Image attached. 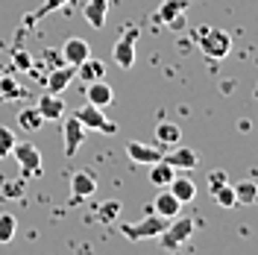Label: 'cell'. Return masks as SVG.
<instances>
[{
    "label": "cell",
    "mask_w": 258,
    "mask_h": 255,
    "mask_svg": "<svg viewBox=\"0 0 258 255\" xmlns=\"http://www.w3.org/2000/svg\"><path fill=\"white\" fill-rule=\"evenodd\" d=\"M197 44H200V53L211 59V62H220L232 53V35L226 30H214V27H206V30L197 32Z\"/></svg>",
    "instance_id": "obj_1"
},
{
    "label": "cell",
    "mask_w": 258,
    "mask_h": 255,
    "mask_svg": "<svg viewBox=\"0 0 258 255\" xmlns=\"http://www.w3.org/2000/svg\"><path fill=\"white\" fill-rule=\"evenodd\" d=\"M164 226H167V220L159 217L156 211H150L144 220H138V223H120L117 232H120L126 240H150V238H159Z\"/></svg>",
    "instance_id": "obj_2"
},
{
    "label": "cell",
    "mask_w": 258,
    "mask_h": 255,
    "mask_svg": "<svg viewBox=\"0 0 258 255\" xmlns=\"http://www.w3.org/2000/svg\"><path fill=\"white\" fill-rule=\"evenodd\" d=\"M191 235H194V220H191V217L176 214V217H170L167 226L161 229L159 240H161V246H164V249H179L185 240H191Z\"/></svg>",
    "instance_id": "obj_3"
},
{
    "label": "cell",
    "mask_w": 258,
    "mask_h": 255,
    "mask_svg": "<svg viewBox=\"0 0 258 255\" xmlns=\"http://www.w3.org/2000/svg\"><path fill=\"white\" fill-rule=\"evenodd\" d=\"M9 156H15L18 161V167H21V173H24V179H30V176H38L41 173V153H38V147L30 141H24V144H18L12 147V153Z\"/></svg>",
    "instance_id": "obj_4"
},
{
    "label": "cell",
    "mask_w": 258,
    "mask_h": 255,
    "mask_svg": "<svg viewBox=\"0 0 258 255\" xmlns=\"http://www.w3.org/2000/svg\"><path fill=\"white\" fill-rule=\"evenodd\" d=\"M135 38H138V27H126L123 35L112 44V59H114V65L123 68V71H129V68L135 65Z\"/></svg>",
    "instance_id": "obj_5"
},
{
    "label": "cell",
    "mask_w": 258,
    "mask_h": 255,
    "mask_svg": "<svg viewBox=\"0 0 258 255\" xmlns=\"http://www.w3.org/2000/svg\"><path fill=\"white\" fill-rule=\"evenodd\" d=\"M77 117H80V123L85 129H97V132H117V123H112L109 117H106V112L100 109V106H91V103H85V106H80L77 109Z\"/></svg>",
    "instance_id": "obj_6"
},
{
    "label": "cell",
    "mask_w": 258,
    "mask_h": 255,
    "mask_svg": "<svg viewBox=\"0 0 258 255\" xmlns=\"http://www.w3.org/2000/svg\"><path fill=\"white\" fill-rule=\"evenodd\" d=\"M185 9H188V0H164L159 9H156V21L159 24H167L170 30H182Z\"/></svg>",
    "instance_id": "obj_7"
},
{
    "label": "cell",
    "mask_w": 258,
    "mask_h": 255,
    "mask_svg": "<svg viewBox=\"0 0 258 255\" xmlns=\"http://www.w3.org/2000/svg\"><path fill=\"white\" fill-rule=\"evenodd\" d=\"M82 135H85V126L80 123V117L71 112V117H64V156H77V150L82 147Z\"/></svg>",
    "instance_id": "obj_8"
},
{
    "label": "cell",
    "mask_w": 258,
    "mask_h": 255,
    "mask_svg": "<svg viewBox=\"0 0 258 255\" xmlns=\"http://www.w3.org/2000/svg\"><path fill=\"white\" fill-rule=\"evenodd\" d=\"M161 159L167 161L173 170H194V167L200 164V156L194 153L191 147H179V144L173 147V150H170V153H164Z\"/></svg>",
    "instance_id": "obj_9"
},
{
    "label": "cell",
    "mask_w": 258,
    "mask_h": 255,
    "mask_svg": "<svg viewBox=\"0 0 258 255\" xmlns=\"http://www.w3.org/2000/svg\"><path fill=\"white\" fill-rule=\"evenodd\" d=\"M150 211H156L159 217L170 220V217H176L179 211H182V203H179V200H176V197H173L170 191H167V188H159V197L153 200Z\"/></svg>",
    "instance_id": "obj_10"
},
{
    "label": "cell",
    "mask_w": 258,
    "mask_h": 255,
    "mask_svg": "<svg viewBox=\"0 0 258 255\" xmlns=\"http://www.w3.org/2000/svg\"><path fill=\"white\" fill-rule=\"evenodd\" d=\"M35 109L41 112L44 120H62L64 117V100H62V94H50V91H44V94L38 97V106H35Z\"/></svg>",
    "instance_id": "obj_11"
},
{
    "label": "cell",
    "mask_w": 258,
    "mask_h": 255,
    "mask_svg": "<svg viewBox=\"0 0 258 255\" xmlns=\"http://www.w3.org/2000/svg\"><path fill=\"white\" fill-rule=\"evenodd\" d=\"M74 71H77V68L68 65V62H64L62 68H53L47 74V80H44V88H47L50 94H62L64 88L71 85V80H74Z\"/></svg>",
    "instance_id": "obj_12"
},
{
    "label": "cell",
    "mask_w": 258,
    "mask_h": 255,
    "mask_svg": "<svg viewBox=\"0 0 258 255\" xmlns=\"http://www.w3.org/2000/svg\"><path fill=\"white\" fill-rule=\"evenodd\" d=\"M85 97H88V103H91V106L106 109V106L114 100V91L109 88V82H106V80H94V82H88V85H85Z\"/></svg>",
    "instance_id": "obj_13"
},
{
    "label": "cell",
    "mask_w": 258,
    "mask_h": 255,
    "mask_svg": "<svg viewBox=\"0 0 258 255\" xmlns=\"http://www.w3.org/2000/svg\"><path fill=\"white\" fill-rule=\"evenodd\" d=\"M126 156L135 161V164H153V161H159L164 153H161L159 147H150V144L129 141V144H126Z\"/></svg>",
    "instance_id": "obj_14"
},
{
    "label": "cell",
    "mask_w": 258,
    "mask_h": 255,
    "mask_svg": "<svg viewBox=\"0 0 258 255\" xmlns=\"http://www.w3.org/2000/svg\"><path fill=\"white\" fill-rule=\"evenodd\" d=\"M106 77V65L100 62V59H85V62L77 65V71H74V80H80L82 85H88V82H94V80H103Z\"/></svg>",
    "instance_id": "obj_15"
},
{
    "label": "cell",
    "mask_w": 258,
    "mask_h": 255,
    "mask_svg": "<svg viewBox=\"0 0 258 255\" xmlns=\"http://www.w3.org/2000/svg\"><path fill=\"white\" fill-rule=\"evenodd\" d=\"M71 191H74V197H80V200H85V197H94V191H97V176L91 173V170H77V173L71 176Z\"/></svg>",
    "instance_id": "obj_16"
},
{
    "label": "cell",
    "mask_w": 258,
    "mask_h": 255,
    "mask_svg": "<svg viewBox=\"0 0 258 255\" xmlns=\"http://www.w3.org/2000/svg\"><path fill=\"white\" fill-rule=\"evenodd\" d=\"M106 12H109V0H88V3L82 6L85 24L94 27V30H103V27H106Z\"/></svg>",
    "instance_id": "obj_17"
},
{
    "label": "cell",
    "mask_w": 258,
    "mask_h": 255,
    "mask_svg": "<svg viewBox=\"0 0 258 255\" xmlns=\"http://www.w3.org/2000/svg\"><path fill=\"white\" fill-rule=\"evenodd\" d=\"M62 56H64V62L68 65H77L80 62H85L88 56H91V47H88V41L85 38H68L64 41V47H62Z\"/></svg>",
    "instance_id": "obj_18"
},
{
    "label": "cell",
    "mask_w": 258,
    "mask_h": 255,
    "mask_svg": "<svg viewBox=\"0 0 258 255\" xmlns=\"http://www.w3.org/2000/svg\"><path fill=\"white\" fill-rule=\"evenodd\" d=\"M167 191L173 194L182 206H185V203H191L194 197H197V185L191 182V176H173V179H170V185H167Z\"/></svg>",
    "instance_id": "obj_19"
},
{
    "label": "cell",
    "mask_w": 258,
    "mask_h": 255,
    "mask_svg": "<svg viewBox=\"0 0 258 255\" xmlns=\"http://www.w3.org/2000/svg\"><path fill=\"white\" fill-rule=\"evenodd\" d=\"M173 176H176V170H173L164 159H159V161L150 164V185H156V188H167Z\"/></svg>",
    "instance_id": "obj_20"
},
{
    "label": "cell",
    "mask_w": 258,
    "mask_h": 255,
    "mask_svg": "<svg viewBox=\"0 0 258 255\" xmlns=\"http://www.w3.org/2000/svg\"><path fill=\"white\" fill-rule=\"evenodd\" d=\"M232 191H235V203L238 206H252L258 200V185L243 179V182H232Z\"/></svg>",
    "instance_id": "obj_21"
},
{
    "label": "cell",
    "mask_w": 258,
    "mask_h": 255,
    "mask_svg": "<svg viewBox=\"0 0 258 255\" xmlns=\"http://www.w3.org/2000/svg\"><path fill=\"white\" fill-rule=\"evenodd\" d=\"M156 141H159V147H176L179 141H182V129L176 126V123H159L156 126Z\"/></svg>",
    "instance_id": "obj_22"
},
{
    "label": "cell",
    "mask_w": 258,
    "mask_h": 255,
    "mask_svg": "<svg viewBox=\"0 0 258 255\" xmlns=\"http://www.w3.org/2000/svg\"><path fill=\"white\" fill-rule=\"evenodd\" d=\"M18 123H21V129H24V132H38V129H41V123H44V117H41V112H38V109H21V114H18Z\"/></svg>",
    "instance_id": "obj_23"
},
{
    "label": "cell",
    "mask_w": 258,
    "mask_h": 255,
    "mask_svg": "<svg viewBox=\"0 0 258 255\" xmlns=\"http://www.w3.org/2000/svg\"><path fill=\"white\" fill-rule=\"evenodd\" d=\"M15 232H18V217L12 211H3L0 214V243H9L15 238Z\"/></svg>",
    "instance_id": "obj_24"
},
{
    "label": "cell",
    "mask_w": 258,
    "mask_h": 255,
    "mask_svg": "<svg viewBox=\"0 0 258 255\" xmlns=\"http://www.w3.org/2000/svg\"><path fill=\"white\" fill-rule=\"evenodd\" d=\"M120 203H117V200H106V203H103V206L97 208V220H100V223H112L114 217H117V214H120Z\"/></svg>",
    "instance_id": "obj_25"
},
{
    "label": "cell",
    "mask_w": 258,
    "mask_h": 255,
    "mask_svg": "<svg viewBox=\"0 0 258 255\" xmlns=\"http://www.w3.org/2000/svg\"><path fill=\"white\" fill-rule=\"evenodd\" d=\"M211 197H214V203H217L220 208H235V206H238V203H235V191H232V182L220 185Z\"/></svg>",
    "instance_id": "obj_26"
},
{
    "label": "cell",
    "mask_w": 258,
    "mask_h": 255,
    "mask_svg": "<svg viewBox=\"0 0 258 255\" xmlns=\"http://www.w3.org/2000/svg\"><path fill=\"white\" fill-rule=\"evenodd\" d=\"M21 97V85L15 82V77H0V100H15Z\"/></svg>",
    "instance_id": "obj_27"
},
{
    "label": "cell",
    "mask_w": 258,
    "mask_h": 255,
    "mask_svg": "<svg viewBox=\"0 0 258 255\" xmlns=\"http://www.w3.org/2000/svg\"><path fill=\"white\" fill-rule=\"evenodd\" d=\"M64 3H71V0H44L41 6H38V12H32L30 18H27V24H35L41 15H50V12H56V9H62Z\"/></svg>",
    "instance_id": "obj_28"
},
{
    "label": "cell",
    "mask_w": 258,
    "mask_h": 255,
    "mask_svg": "<svg viewBox=\"0 0 258 255\" xmlns=\"http://www.w3.org/2000/svg\"><path fill=\"white\" fill-rule=\"evenodd\" d=\"M15 141H18V138H15V132H12V129H9V126H0V159L12 153Z\"/></svg>",
    "instance_id": "obj_29"
},
{
    "label": "cell",
    "mask_w": 258,
    "mask_h": 255,
    "mask_svg": "<svg viewBox=\"0 0 258 255\" xmlns=\"http://www.w3.org/2000/svg\"><path fill=\"white\" fill-rule=\"evenodd\" d=\"M12 65L18 71H32V59L27 50H12Z\"/></svg>",
    "instance_id": "obj_30"
},
{
    "label": "cell",
    "mask_w": 258,
    "mask_h": 255,
    "mask_svg": "<svg viewBox=\"0 0 258 255\" xmlns=\"http://www.w3.org/2000/svg\"><path fill=\"white\" fill-rule=\"evenodd\" d=\"M226 182H229L226 170H211V173H209V191L214 194L217 188H220V185H226Z\"/></svg>",
    "instance_id": "obj_31"
},
{
    "label": "cell",
    "mask_w": 258,
    "mask_h": 255,
    "mask_svg": "<svg viewBox=\"0 0 258 255\" xmlns=\"http://www.w3.org/2000/svg\"><path fill=\"white\" fill-rule=\"evenodd\" d=\"M3 197H12V200L24 197V188H21V182H9V188H3Z\"/></svg>",
    "instance_id": "obj_32"
}]
</instances>
